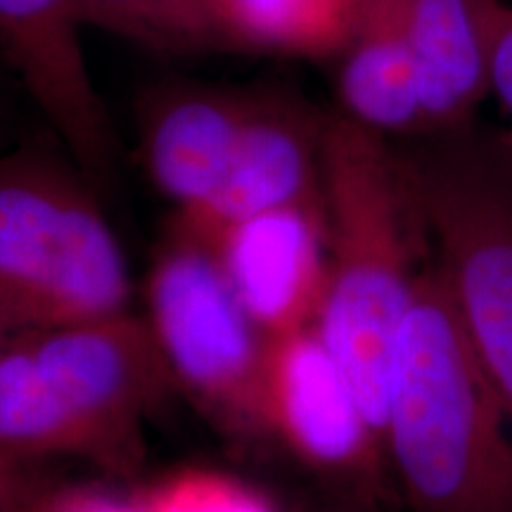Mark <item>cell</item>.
Wrapping results in <instances>:
<instances>
[{
	"instance_id": "cell-1",
	"label": "cell",
	"mask_w": 512,
	"mask_h": 512,
	"mask_svg": "<svg viewBox=\"0 0 512 512\" xmlns=\"http://www.w3.org/2000/svg\"><path fill=\"white\" fill-rule=\"evenodd\" d=\"M384 451L411 512H512V411L434 259L396 335Z\"/></svg>"
},
{
	"instance_id": "cell-2",
	"label": "cell",
	"mask_w": 512,
	"mask_h": 512,
	"mask_svg": "<svg viewBox=\"0 0 512 512\" xmlns=\"http://www.w3.org/2000/svg\"><path fill=\"white\" fill-rule=\"evenodd\" d=\"M320 171L328 292L318 330L384 446L396 335L432 259L430 240L387 136L347 114L328 117Z\"/></svg>"
},
{
	"instance_id": "cell-3",
	"label": "cell",
	"mask_w": 512,
	"mask_h": 512,
	"mask_svg": "<svg viewBox=\"0 0 512 512\" xmlns=\"http://www.w3.org/2000/svg\"><path fill=\"white\" fill-rule=\"evenodd\" d=\"M432 259L512 411V136L477 124L396 147Z\"/></svg>"
},
{
	"instance_id": "cell-4",
	"label": "cell",
	"mask_w": 512,
	"mask_h": 512,
	"mask_svg": "<svg viewBox=\"0 0 512 512\" xmlns=\"http://www.w3.org/2000/svg\"><path fill=\"white\" fill-rule=\"evenodd\" d=\"M128 299L124 252L86 185L38 159L0 164V302L22 330L119 316Z\"/></svg>"
},
{
	"instance_id": "cell-5",
	"label": "cell",
	"mask_w": 512,
	"mask_h": 512,
	"mask_svg": "<svg viewBox=\"0 0 512 512\" xmlns=\"http://www.w3.org/2000/svg\"><path fill=\"white\" fill-rule=\"evenodd\" d=\"M147 309L171 380L219 430L266 439L268 339L242 309L211 247L178 223L152 261Z\"/></svg>"
},
{
	"instance_id": "cell-6",
	"label": "cell",
	"mask_w": 512,
	"mask_h": 512,
	"mask_svg": "<svg viewBox=\"0 0 512 512\" xmlns=\"http://www.w3.org/2000/svg\"><path fill=\"white\" fill-rule=\"evenodd\" d=\"M264 425L266 437L342 498L377 505L387 494V453L318 323L268 339Z\"/></svg>"
},
{
	"instance_id": "cell-7",
	"label": "cell",
	"mask_w": 512,
	"mask_h": 512,
	"mask_svg": "<svg viewBox=\"0 0 512 512\" xmlns=\"http://www.w3.org/2000/svg\"><path fill=\"white\" fill-rule=\"evenodd\" d=\"M38 368L131 475L143 458V422L171 375L147 320L131 313L24 332Z\"/></svg>"
},
{
	"instance_id": "cell-8",
	"label": "cell",
	"mask_w": 512,
	"mask_h": 512,
	"mask_svg": "<svg viewBox=\"0 0 512 512\" xmlns=\"http://www.w3.org/2000/svg\"><path fill=\"white\" fill-rule=\"evenodd\" d=\"M81 27L74 0H0V48L76 164L107 178L117 133L93 83Z\"/></svg>"
},
{
	"instance_id": "cell-9",
	"label": "cell",
	"mask_w": 512,
	"mask_h": 512,
	"mask_svg": "<svg viewBox=\"0 0 512 512\" xmlns=\"http://www.w3.org/2000/svg\"><path fill=\"white\" fill-rule=\"evenodd\" d=\"M204 242L266 339L318 323L328 292L325 207L264 211Z\"/></svg>"
},
{
	"instance_id": "cell-10",
	"label": "cell",
	"mask_w": 512,
	"mask_h": 512,
	"mask_svg": "<svg viewBox=\"0 0 512 512\" xmlns=\"http://www.w3.org/2000/svg\"><path fill=\"white\" fill-rule=\"evenodd\" d=\"M323 126L325 119L290 100L254 95L226 181L200 211L176 214L174 223L211 240L264 211L294 204L323 207Z\"/></svg>"
},
{
	"instance_id": "cell-11",
	"label": "cell",
	"mask_w": 512,
	"mask_h": 512,
	"mask_svg": "<svg viewBox=\"0 0 512 512\" xmlns=\"http://www.w3.org/2000/svg\"><path fill=\"white\" fill-rule=\"evenodd\" d=\"M418 69L420 133L475 119L489 93L494 0H384Z\"/></svg>"
},
{
	"instance_id": "cell-12",
	"label": "cell",
	"mask_w": 512,
	"mask_h": 512,
	"mask_svg": "<svg viewBox=\"0 0 512 512\" xmlns=\"http://www.w3.org/2000/svg\"><path fill=\"white\" fill-rule=\"evenodd\" d=\"M254 95L178 91L159 98L145 121V159L152 181L195 214L207 204L233 164Z\"/></svg>"
},
{
	"instance_id": "cell-13",
	"label": "cell",
	"mask_w": 512,
	"mask_h": 512,
	"mask_svg": "<svg viewBox=\"0 0 512 512\" xmlns=\"http://www.w3.org/2000/svg\"><path fill=\"white\" fill-rule=\"evenodd\" d=\"M344 114L382 136L422 131V98L411 48L384 0H361L339 69Z\"/></svg>"
},
{
	"instance_id": "cell-14",
	"label": "cell",
	"mask_w": 512,
	"mask_h": 512,
	"mask_svg": "<svg viewBox=\"0 0 512 512\" xmlns=\"http://www.w3.org/2000/svg\"><path fill=\"white\" fill-rule=\"evenodd\" d=\"M0 448L41 463L81 458L119 475L105 441L38 368L24 332L0 356Z\"/></svg>"
},
{
	"instance_id": "cell-15",
	"label": "cell",
	"mask_w": 512,
	"mask_h": 512,
	"mask_svg": "<svg viewBox=\"0 0 512 512\" xmlns=\"http://www.w3.org/2000/svg\"><path fill=\"white\" fill-rule=\"evenodd\" d=\"M228 43L290 55H330L354 36L361 0H214Z\"/></svg>"
},
{
	"instance_id": "cell-16",
	"label": "cell",
	"mask_w": 512,
	"mask_h": 512,
	"mask_svg": "<svg viewBox=\"0 0 512 512\" xmlns=\"http://www.w3.org/2000/svg\"><path fill=\"white\" fill-rule=\"evenodd\" d=\"M81 24L164 53H192L226 41L214 0H74Z\"/></svg>"
},
{
	"instance_id": "cell-17",
	"label": "cell",
	"mask_w": 512,
	"mask_h": 512,
	"mask_svg": "<svg viewBox=\"0 0 512 512\" xmlns=\"http://www.w3.org/2000/svg\"><path fill=\"white\" fill-rule=\"evenodd\" d=\"M128 501L133 512H280L261 489L211 467H181Z\"/></svg>"
},
{
	"instance_id": "cell-18",
	"label": "cell",
	"mask_w": 512,
	"mask_h": 512,
	"mask_svg": "<svg viewBox=\"0 0 512 512\" xmlns=\"http://www.w3.org/2000/svg\"><path fill=\"white\" fill-rule=\"evenodd\" d=\"M79 489L48 463L0 448V512H62Z\"/></svg>"
},
{
	"instance_id": "cell-19",
	"label": "cell",
	"mask_w": 512,
	"mask_h": 512,
	"mask_svg": "<svg viewBox=\"0 0 512 512\" xmlns=\"http://www.w3.org/2000/svg\"><path fill=\"white\" fill-rule=\"evenodd\" d=\"M489 93L512 119V3L494 0L489 34ZM512 136V128H508Z\"/></svg>"
},
{
	"instance_id": "cell-20",
	"label": "cell",
	"mask_w": 512,
	"mask_h": 512,
	"mask_svg": "<svg viewBox=\"0 0 512 512\" xmlns=\"http://www.w3.org/2000/svg\"><path fill=\"white\" fill-rule=\"evenodd\" d=\"M62 512H133L131 501H119L105 491L93 486H81L72 501L64 505Z\"/></svg>"
},
{
	"instance_id": "cell-21",
	"label": "cell",
	"mask_w": 512,
	"mask_h": 512,
	"mask_svg": "<svg viewBox=\"0 0 512 512\" xmlns=\"http://www.w3.org/2000/svg\"><path fill=\"white\" fill-rule=\"evenodd\" d=\"M299 512H380V510H377V505H368V503H361V501H351V498L339 496L337 501L309 505V508H304V510H299Z\"/></svg>"
},
{
	"instance_id": "cell-22",
	"label": "cell",
	"mask_w": 512,
	"mask_h": 512,
	"mask_svg": "<svg viewBox=\"0 0 512 512\" xmlns=\"http://www.w3.org/2000/svg\"><path fill=\"white\" fill-rule=\"evenodd\" d=\"M22 332L24 330L22 325L17 323V318L8 311V306L0 302V356L5 354V349H8Z\"/></svg>"
}]
</instances>
